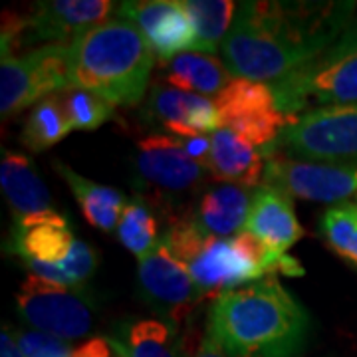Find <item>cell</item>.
Instances as JSON below:
<instances>
[{"label": "cell", "instance_id": "obj_26", "mask_svg": "<svg viewBox=\"0 0 357 357\" xmlns=\"http://www.w3.org/2000/svg\"><path fill=\"white\" fill-rule=\"evenodd\" d=\"M128 357H185L175 326L165 319H139L128 332Z\"/></svg>", "mask_w": 357, "mask_h": 357}, {"label": "cell", "instance_id": "obj_33", "mask_svg": "<svg viewBox=\"0 0 357 357\" xmlns=\"http://www.w3.org/2000/svg\"><path fill=\"white\" fill-rule=\"evenodd\" d=\"M70 357H114V354H112V345L107 340L93 337L86 344L77 345Z\"/></svg>", "mask_w": 357, "mask_h": 357}, {"label": "cell", "instance_id": "obj_35", "mask_svg": "<svg viewBox=\"0 0 357 357\" xmlns=\"http://www.w3.org/2000/svg\"><path fill=\"white\" fill-rule=\"evenodd\" d=\"M0 357H26L18 345L16 333L8 326H4L0 332Z\"/></svg>", "mask_w": 357, "mask_h": 357}, {"label": "cell", "instance_id": "obj_36", "mask_svg": "<svg viewBox=\"0 0 357 357\" xmlns=\"http://www.w3.org/2000/svg\"><path fill=\"white\" fill-rule=\"evenodd\" d=\"M356 197H357V195H356Z\"/></svg>", "mask_w": 357, "mask_h": 357}, {"label": "cell", "instance_id": "obj_30", "mask_svg": "<svg viewBox=\"0 0 357 357\" xmlns=\"http://www.w3.org/2000/svg\"><path fill=\"white\" fill-rule=\"evenodd\" d=\"M351 56H357V10L351 18V22L344 30V34L337 38L332 48L324 52L318 58H314L312 62H307L306 66L298 68V70L316 72V70H324V68L337 64V62H342L345 58H351Z\"/></svg>", "mask_w": 357, "mask_h": 357}, {"label": "cell", "instance_id": "obj_16", "mask_svg": "<svg viewBox=\"0 0 357 357\" xmlns=\"http://www.w3.org/2000/svg\"><path fill=\"white\" fill-rule=\"evenodd\" d=\"M244 232L255 234L272 255L282 256L304 236V227L296 217L292 199L262 183L255 189Z\"/></svg>", "mask_w": 357, "mask_h": 357}, {"label": "cell", "instance_id": "obj_21", "mask_svg": "<svg viewBox=\"0 0 357 357\" xmlns=\"http://www.w3.org/2000/svg\"><path fill=\"white\" fill-rule=\"evenodd\" d=\"M159 66L167 86L189 93H199L204 98H217L232 79L227 66L204 52H183Z\"/></svg>", "mask_w": 357, "mask_h": 357}, {"label": "cell", "instance_id": "obj_3", "mask_svg": "<svg viewBox=\"0 0 357 357\" xmlns=\"http://www.w3.org/2000/svg\"><path fill=\"white\" fill-rule=\"evenodd\" d=\"M155 54L135 24L109 18L77 36L68 48L74 88L88 89L112 105H137L143 100Z\"/></svg>", "mask_w": 357, "mask_h": 357}, {"label": "cell", "instance_id": "obj_31", "mask_svg": "<svg viewBox=\"0 0 357 357\" xmlns=\"http://www.w3.org/2000/svg\"><path fill=\"white\" fill-rule=\"evenodd\" d=\"M16 340L26 357H70L74 351L68 342L42 332H18Z\"/></svg>", "mask_w": 357, "mask_h": 357}, {"label": "cell", "instance_id": "obj_13", "mask_svg": "<svg viewBox=\"0 0 357 357\" xmlns=\"http://www.w3.org/2000/svg\"><path fill=\"white\" fill-rule=\"evenodd\" d=\"M115 13L139 28L159 64L192 52L195 28L183 0H129L119 2Z\"/></svg>", "mask_w": 357, "mask_h": 357}, {"label": "cell", "instance_id": "obj_1", "mask_svg": "<svg viewBox=\"0 0 357 357\" xmlns=\"http://www.w3.org/2000/svg\"><path fill=\"white\" fill-rule=\"evenodd\" d=\"M356 10L357 2H241L222 64L232 77L272 84L330 50Z\"/></svg>", "mask_w": 357, "mask_h": 357}, {"label": "cell", "instance_id": "obj_12", "mask_svg": "<svg viewBox=\"0 0 357 357\" xmlns=\"http://www.w3.org/2000/svg\"><path fill=\"white\" fill-rule=\"evenodd\" d=\"M264 185L276 187L288 197L316 203H345L357 195V165H333L266 157Z\"/></svg>", "mask_w": 357, "mask_h": 357}, {"label": "cell", "instance_id": "obj_20", "mask_svg": "<svg viewBox=\"0 0 357 357\" xmlns=\"http://www.w3.org/2000/svg\"><path fill=\"white\" fill-rule=\"evenodd\" d=\"M76 236L68 225L64 215L34 218L24 222H14L6 250L20 260H38V262H62L70 255Z\"/></svg>", "mask_w": 357, "mask_h": 357}, {"label": "cell", "instance_id": "obj_28", "mask_svg": "<svg viewBox=\"0 0 357 357\" xmlns=\"http://www.w3.org/2000/svg\"><path fill=\"white\" fill-rule=\"evenodd\" d=\"M115 230L119 243L139 260L149 255L161 241L157 218L143 199L129 201Z\"/></svg>", "mask_w": 357, "mask_h": 357}, {"label": "cell", "instance_id": "obj_23", "mask_svg": "<svg viewBox=\"0 0 357 357\" xmlns=\"http://www.w3.org/2000/svg\"><path fill=\"white\" fill-rule=\"evenodd\" d=\"M185 10L191 16L195 28L192 52L213 54L229 34L238 10L236 2L229 0H183Z\"/></svg>", "mask_w": 357, "mask_h": 357}, {"label": "cell", "instance_id": "obj_32", "mask_svg": "<svg viewBox=\"0 0 357 357\" xmlns=\"http://www.w3.org/2000/svg\"><path fill=\"white\" fill-rule=\"evenodd\" d=\"M178 143L183 145L185 153L191 157L192 161H197L199 165L206 167L211 147H213V137L211 135H197V137H177Z\"/></svg>", "mask_w": 357, "mask_h": 357}, {"label": "cell", "instance_id": "obj_17", "mask_svg": "<svg viewBox=\"0 0 357 357\" xmlns=\"http://www.w3.org/2000/svg\"><path fill=\"white\" fill-rule=\"evenodd\" d=\"M0 187L10 206L14 222L58 215L52 204L50 192L26 155L6 149L2 151Z\"/></svg>", "mask_w": 357, "mask_h": 357}, {"label": "cell", "instance_id": "obj_15", "mask_svg": "<svg viewBox=\"0 0 357 357\" xmlns=\"http://www.w3.org/2000/svg\"><path fill=\"white\" fill-rule=\"evenodd\" d=\"M147 112L173 137H197L220 129L217 105L213 100L181 91L171 86L155 84L149 93Z\"/></svg>", "mask_w": 357, "mask_h": 357}, {"label": "cell", "instance_id": "obj_18", "mask_svg": "<svg viewBox=\"0 0 357 357\" xmlns=\"http://www.w3.org/2000/svg\"><path fill=\"white\" fill-rule=\"evenodd\" d=\"M255 189L243 185H217L201 197L191 217L192 225L206 236L234 238L244 232Z\"/></svg>", "mask_w": 357, "mask_h": 357}, {"label": "cell", "instance_id": "obj_27", "mask_svg": "<svg viewBox=\"0 0 357 357\" xmlns=\"http://www.w3.org/2000/svg\"><path fill=\"white\" fill-rule=\"evenodd\" d=\"M319 236L328 248L357 270V203L330 206L319 220Z\"/></svg>", "mask_w": 357, "mask_h": 357}, {"label": "cell", "instance_id": "obj_24", "mask_svg": "<svg viewBox=\"0 0 357 357\" xmlns=\"http://www.w3.org/2000/svg\"><path fill=\"white\" fill-rule=\"evenodd\" d=\"M72 131L68 126L64 109L60 105L58 96H50L38 102L26 119L20 141L28 151L32 153H42L62 141Z\"/></svg>", "mask_w": 357, "mask_h": 357}, {"label": "cell", "instance_id": "obj_8", "mask_svg": "<svg viewBox=\"0 0 357 357\" xmlns=\"http://www.w3.org/2000/svg\"><path fill=\"white\" fill-rule=\"evenodd\" d=\"M16 307L36 332L64 342L79 340L93 328L96 307L82 286L68 288L30 274L16 294Z\"/></svg>", "mask_w": 357, "mask_h": 357}, {"label": "cell", "instance_id": "obj_29", "mask_svg": "<svg viewBox=\"0 0 357 357\" xmlns=\"http://www.w3.org/2000/svg\"><path fill=\"white\" fill-rule=\"evenodd\" d=\"M72 129H98L114 117V105L88 89L68 88L56 93Z\"/></svg>", "mask_w": 357, "mask_h": 357}, {"label": "cell", "instance_id": "obj_14", "mask_svg": "<svg viewBox=\"0 0 357 357\" xmlns=\"http://www.w3.org/2000/svg\"><path fill=\"white\" fill-rule=\"evenodd\" d=\"M135 173L159 197H181L199 187L204 167L185 153L173 135H147L137 141Z\"/></svg>", "mask_w": 357, "mask_h": 357}, {"label": "cell", "instance_id": "obj_5", "mask_svg": "<svg viewBox=\"0 0 357 357\" xmlns=\"http://www.w3.org/2000/svg\"><path fill=\"white\" fill-rule=\"evenodd\" d=\"M264 157L357 165V107H321L290 117Z\"/></svg>", "mask_w": 357, "mask_h": 357}, {"label": "cell", "instance_id": "obj_6", "mask_svg": "<svg viewBox=\"0 0 357 357\" xmlns=\"http://www.w3.org/2000/svg\"><path fill=\"white\" fill-rule=\"evenodd\" d=\"M117 10L109 0H46L36 2L28 14H2V58L16 50L48 44H72L77 36L100 26Z\"/></svg>", "mask_w": 357, "mask_h": 357}, {"label": "cell", "instance_id": "obj_4", "mask_svg": "<svg viewBox=\"0 0 357 357\" xmlns=\"http://www.w3.org/2000/svg\"><path fill=\"white\" fill-rule=\"evenodd\" d=\"M169 250L189 270L201 298H220L250 282L266 278L264 268L255 262L236 238L206 236L191 218H177L163 234Z\"/></svg>", "mask_w": 357, "mask_h": 357}, {"label": "cell", "instance_id": "obj_10", "mask_svg": "<svg viewBox=\"0 0 357 357\" xmlns=\"http://www.w3.org/2000/svg\"><path fill=\"white\" fill-rule=\"evenodd\" d=\"M270 88L278 109L288 117L321 107H357V56L316 72L296 70Z\"/></svg>", "mask_w": 357, "mask_h": 357}, {"label": "cell", "instance_id": "obj_22", "mask_svg": "<svg viewBox=\"0 0 357 357\" xmlns=\"http://www.w3.org/2000/svg\"><path fill=\"white\" fill-rule=\"evenodd\" d=\"M54 169L72 189L82 208V215L89 225L103 232H114L117 229L119 218L123 215V208L128 206L126 195L114 187L100 185L91 178L82 177L79 173L72 171V167L64 165L58 159L54 161Z\"/></svg>", "mask_w": 357, "mask_h": 357}, {"label": "cell", "instance_id": "obj_25", "mask_svg": "<svg viewBox=\"0 0 357 357\" xmlns=\"http://www.w3.org/2000/svg\"><path fill=\"white\" fill-rule=\"evenodd\" d=\"M30 274L38 276L42 280L62 284L68 288H79L84 282L91 278L96 268L100 264V256L89 244L77 241L72 246L70 255L62 262H38V260H22Z\"/></svg>", "mask_w": 357, "mask_h": 357}, {"label": "cell", "instance_id": "obj_2", "mask_svg": "<svg viewBox=\"0 0 357 357\" xmlns=\"http://www.w3.org/2000/svg\"><path fill=\"white\" fill-rule=\"evenodd\" d=\"M206 330L234 357H296L310 316L276 276H266L217 298Z\"/></svg>", "mask_w": 357, "mask_h": 357}, {"label": "cell", "instance_id": "obj_34", "mask_svg": "<svg viewBox=\"0 0 357 357\" xmlns=\"http://www.w3.org/2000/svg\"><path fill=\"white\" fill-rule=\"evenodd\" d=\"M195 357H234L230 356L229 351L225 349V345L218 342L217 337H215V333L213 332H204V337L201 345H199V349H197V354Z\"/></svg>", "mask_w": 357, "mask_h": 357}, {"label": "cell", "instance_id": "obj_11", "mask_svg": "<svg viewBox=\"0 0 357 357\" xmlns=\"http://www.w3.org/2000/svg\"><path fill=\"white\" fill-rule=\"evenodd\" d=\"M137 296L161 318L177 326L199 302H203L189 270L169 250L165 238L137 266Z\"/></svg>", "mask_w": 357, "mask_h": 357}, {"label": "cell", "instance_id": "obj_7", "mask_svg": "<svg viewBox=\"0 0 357 357\" xmlns=\"http://www.w3.org/2000/svg\"><path fill=\"white\" fill-rule=\"evenodd\" d=\"M68 48L70 44H44L20 56H6L0 60L2 119L72 88Z\"/></svg>", "mask_w": 357, "mask_h": 357}, {"label": "cell", "instance_id": "obj_19", "mask_svg": "<svg viewBox=\"0 0 357 357\" xmlns=\"http://www.w3.org/2000/svg\"><path fill=\"white\" fill-rule=\"evenodd\" d=\"M213 147L206 161V171L220 183L243 185L256 189L264 181L266 157L256 151L250 143L232 133L230 129H217L213 135Z\"/></svg>", "mask_w": 357, "mask_h": 357}, {"label": "cell", "instance_id": "obj_9", "mask_svg": "<svg viewBox=\"0 0 357 357\" xmlns=\"http://www.w3.org/2000/svg\"><path fill=\"white\" fill-rule=\"evenodd\" d=\"M215 105L220 128L230 129L260 149L274 143L290 121V117L278 109L270 84L244 77H232L215 98Z\"/></svg>", "mask_w": 357, "mask_h": 357}]
</instances>
